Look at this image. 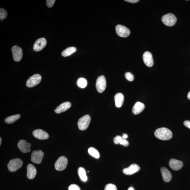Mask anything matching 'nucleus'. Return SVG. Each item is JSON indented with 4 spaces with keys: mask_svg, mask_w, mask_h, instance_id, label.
I'll use <instances>...</instances> for the list:
<instances>
[{
    "mask_svg": "<svg viewBox=\"0 0 190 190\" xmlns=\"http://www.w3.org/2000/svg\"><path fill=\"white\" fill-rule=\"evenodd\" d=\"M155 137L158 139L164 140H168L172 137L173 133L171 131L166 128H158L154 132Z\"/></svg>",
    "mask_w": 190,
    "mask_h": 190,
    "instance_id": "obj_1",
    "label": "nucleus"
},
{
    "mask_svg": "<svg viewBox=\"0 0 190 190\" xmlns=\"http://www.w3.org/2000/svg\"><path fill=\"white\" fill-rule=\"evenodd\" d=\"M23 162L19 158L11 160L8 164L9 170L11 172L15 171L22 167Z\"/></svg>",
    "mask_w": 190,
    "mask_h": 190,
    "instance_id": "obj_2",
    "label": "nucleus"
},
{
    "mask_svg": "<svg viewBox=\"0 0 190 190\" xmlns=\"http://www.w3.org/2000/svg\"><path fill=\"white\" fill-rule=\"evenodd\" d=\"M162 21L166 26H172L175 24L177 18L172 13H169L163 16L162 18Z\"/></svg>",
    "mask_w": 190,
    "mask_h": 190,
    "instance_id": "obj_3",
    "label": "nucleus"
},
{
    "mask_svg": "<svg viewBox=\"0 0 190 190\" xmlns=\"http://www.w3.org/2000/svg\"><path fill=\"white\" fill-rule=\"evenodd\" d=\"M91 118L89 115L86 114L81 118L79 120L78 125L81 130H85L87 129L89 125Z\"/></svg>",
    "mask_w": 190,
    "mask_h": 190,
    "instance_id": "obj_4",
    "label": "nucleus"
},
{
    "mask_svg": "<svg viewBox=\"0 0 190 190\" xmlns=\"http://www.w3.org/2000/svg\"><path fill=\"white\" fill-rule=\"evenodd\" d=\"M68 160L67 158L62 156L56 160L55 164V168L56 170L62 171L66 168Z\"/></svg>",
    "mask_w": 190,
    "mask_h": 190,
    "instance_id": "obj_5",
    "label": "nucleus"
},
{
    "mask_svg": "<svg viewBox=\"0 0 190 190\" xmlns=\"http://www.w3.org/2000/svg\"><path fill=\"white\" fill-rule=\"evenodd\" d=\"M42 77L40 74H35L29 78L26 82V86L28 87H33L37 85L41 81Z\"/></svg>",
    "mask_w": 190,
    "mask_h": 190,
    "instance_id": "obj_6",
    "label": "nucleus"
},
{
    "mask_svg": "<svg viewBox=\"0 0 190 190\" xmlns=\"http://www.w3.org/2000/svg\"><path fill=\"white\" fill-rule=\"evenodd\" d=\"M106 87V81L105 76H101L97 78L96 83V87L99 93L104 91Z\"/></svg>",
    "mask_w": 190,
    "mask_h": 190,
    "instance_id": "obj_7",
    "label": "nucleus"
},
{
    "mask_svg": "<svg viewBox=\"0 0 190 190\" xmlns=\"http://www.w3.org/2000/svg\"><path fill=\"white\" fill-rule=\"evenodd\" d=\"M44 153L41 150L33 151L31 154V161L36 164H40L44 157Z\"/></svg>",
    "mask_w": 190,
    "mask_h": 190,
    "instance_id": "obj_8",
    "label": "nucleus"
},
{
    "mask_svg": "<svg viewBox=\"0 0 190 190\" xmlns=\"http://www.w3.org/2000/svg\"><path fill=\"white\" fill-rule=\"evenodd\" d=\"M116 30L117 35L122 37H127L130 35L129 29L121 25H118L116 27Z\"/></svg>",
    "mask_w": 190,
    "mask_h": 190,
    "instance_id": "obj_9",
    "label": "nucleus"
},
{
    "mask_svg": "<svg viewBox=\"0 0 190 190\" xmlns=\"http://www.w3.org/2000/svg\"><path fill=\"white\" fill-rule=\"evenodd\" d=\"M12 56L15 62H20L23 56V51L21 47L17 46H13L12 48Z\"/></svg>",
    "mask_w": 190,
    "mask_h": 190,
    "instance_id": "obj_10",
    "label": "nucleus"
},
{
    "mask_svg": "<svg viewBox=\"0 0 190 190\" xmlns=\"http://www.w3.org/2000/svg\"><path fill=\"white\" fill-rule=\"evenodd\" d=\"M47 41L44 38H40L37 40L34 44L33 49L35 51L42 50L47 45Z\"/></svg>",
    "mask_w": 190,
    "mask_h": 190,
    "instance_id": "obj_11",
    "label": "nucleus"
},
{
    "mask_svg": "<svg viewBox=\"0 0 190 190\" xmlns=\"http://www.w3.org/2000/svg\"><path fill=\"white\" fill-rule=\"evenodd\" d=\"M31 145L29 142H27L25 140H20L18 144V147L20 151L23 153L30 152L31 151L30 147Z\"/></svg>",
    "mask_w": 190,
    "mask_h": 190,
    "instance_id": "obj_12",
    "label": "nucleus"
},
{
    "mask_svg": "<svg viewBox=\"0 0 190 190\" xmlns=\"http://www.w3.org/2000/svg\"><path fill=\"white\" fill-rule=\"evenodd\" d=\"M33 134L34 137L39 139H48L49 137V135L47 132L40 129L34 130Z\"/></svg>",
    "mask_w": 190,
    "mask_h": 190,
    "instance_id": "obj_13",
    "label": "nucleus"
},
{
    "mask_svg": "<svg viewBox=\"0 0 190 190\" xmlns=\"http://www.w3.org/2000/svg\"><path fill=\"white\" fill-rule=\"evenodd\" d=\"M140 167L136 164H132L128 167L123 170V173L127 175H131L137 172L140 170Z\"/></svg>",
    "mask_w": 190,
    "mask_h": 190,
    "instance_id": "obj_14",
    "label": "nucleus"
},
{
    "mask_svg": "<svg viewBox=\"0 0 190 190\" xmlns=\"http://www.w3.org/2000/svg\"><path fill=\"white\" fill-rule=\"evenodd\" d=\"M143 62L147 66L151 67L153 66V61L152 54L150 52L146 51L142 56Z\"/></svg>",
    "mask_w": 190,
    "mask_h": 190,
    "instance_id": "obj_15",
    "label": "nucleus"
},
{
    "mask_svg": "<svg viewBox=\"0 0 190 190\" xmlns=\"http://www.w3.org/2000/svg\"><path fill=\"white\" fill-rule=\"evenodd\" d=\"M169 164L171 168L174 171L179 170L183 166V163L182 161L175 159H171L170 160Z\"/></svg>",
    "mask_w": 190,
    "mask_h": 190,
    "instance_id": "obj_16",
    "label": "nucleus"
},
{
    "mask_svg": "<svg viewBox=\"0 0 190 190\" xmlns=\"http://www.w3.org/2000/svg\"><path fill=\"white\" fill-rule=\"evenodd\" d=\"M37 171L33 164H29L27 167V177L29 179H32L35 177Z\"/></svg>",
    "mask_w": 190,
    "mask_h": 190,
    "instance_id": "obj_17",
    "label": "nucleus"
},
{
    "mask_svg": "<svg viewBox=\"0 0 190 190\" xmlns=\"http://www.w3.org/2000/svg\"><path fill=\"white\" fill-rule=\"evenodd\" d=\"M71 106V103L69 102H65L63 103L56 108L54 110L56 114H60V113L65 112L67 110L69 109Z\"/></svg>",
    "mask_w": 190,
    "mask_h": 190,
    "instance_id": "obj_18",
    "label": "nucleus"
},
{
    "mask_svg": "<svg viewBox=\"0 0 190 190\" xmlns=\"http://www.w3.org/2000/svg\"><path fill=\"white\" fill-rule=\"evenodd\" d=\"M160 172H161L163 178L165 182H169L171 180V174L168 169L165 167H162L160 169Z\"/></svg>",
    "mask_w": 190,
    "mask_h": 190,
    "instance_id": "obj_19",
    "label": "nucleus"
},
{
    "mask_svg": "<svg viewBox=\"0 0 190 190\" xmlns=\"http://www.w3.org/2000/svg\"><path fill=\"white\" fill-rule=\"evenodd\" d=\"M145 108V105L143 103L140 102H137L133 106L132 112L135 114H138L141 113Z\"/></svg>",
    "mask_w": 190,
    "mask_h": 190,
    "instance_id": "obj_20",
    "label": "nucleus"
},
{
    "mask_svg": "<svg viewBox=\"0 0 190 190\" xmlns=\"http://www.w3.org/2000/svg\"><path fill=\"white\" fill-rule=\"evenodd\" d=\"M115 105L117 107H121L123 105L124 98L123 94L119 93L115 95L114 97Z\"/></svg>",
    "mask_w": 190,
    "mask_h": 190,
    "instance_id": "obj_21",
    "label": "nucleus"
},
{
    "mask_svg": "<svg viewBox=\"0 0 190 190\" xmlns=\"http://www.w3.org/2000/svg\"><path fill=\"white\" fill-rule=\"evenodd\" d=\"M114 142L115 144H120L121 145H123L125 146H128L129 145L128 142L126 139H124L123 137L117 135L114 138Z\"/></svg>",
    "mask_w": 190,
    "mask_h": 190,
    "instance_id": "obj_22",
    "label": "nucleus"
},
{
    "mask_svg": "<svg viewBox=\"0 0 190 190\" xmlns=\"http://www.w3.org/2000/svg\"><path fill=\"white\" fill-rule=\"evenodd\" d=\"M78 173L79 177L80 179L83 182H86L87 180V177L86 174L85 169L82 168L80 167L78 169Z\"/></svg>",
    "mask_w": 190,
    "mask_h": 190,
    "instance_id": "obj_23",
    "label": "nucleus"
},
{
    "mask_svg": "<svg viewBox=\"0 0 190 190\" xmlns=\"http://www.w3.org/2000/svg\"><path fill=\"white\" fill-rule=\"evenodd\" d=\"M76 51V48L74 47H68L62 51V55L64 57L70 56Z\"/></svg>",
    "mask_w": 190,
    "mask_h": 190,
    "instance_id": "obj_24",
    "label": "nucleus"
},
{
    "mask_svg": "<svg viewBox=\"0 0 190 190\" xmlns=\"http://www.w3.org/2000/svg\"><path fill=\"white\" fill-rule=\"evenodd\" d=\"M21 115L17 114L7 117L5 120L6 123L10 124L14 123L17 120L19 119Z\"/></svg>",
    "mask_w": 190,
    "mask_h": 190,
    "instance_id": "obj_25",
    "label": "nucleus"
},
{
    "mask_svg": "<svg viewBox=\"0 0 190 190\" xmlns=\"http://www.w3.org/2000/svg\"><path fill=\"white\" fill-rule=\"evenodd\" d=\"M76 83L79 87L83 89L86 87L87 84V81L84 78H79L77 81Z\"/></svg>",
    "mask_w": 190,
    "mask_h": 190,
    "instance_id": "obj_26",
    "label": "nucleus"
},
{
    "mask_svg": "<svg viewBox=\"0 0 190 190\" xmlns=\"http://www.w3.org/2000/svg\"><path fill=\"white\" fill-rule=\"evenodd\" d=\"M88 153L94 157L99 158L100 157V154L98 151L93 147H90L88 149Z\"/></svg>",
    "mask_w": 190,
    "mask_h": 190,
    "instance_id": "obj_27",
    "label": "nucleus"
},
{
    "mask_svg": "<svg viewBox=\"0 0 190 190\" xmlns=\"http://www.w3.org/2000/svg\"><path fill=\"white\" fill-rule=\"evenodd\" d=\"M7 15V12L3 8L0 9V19L1 20L5 19Z\"/></svg>",
    "mask_w": 190,
    "mask_h": 190,
    "instance_id": "obj_28",
    "label": "nucleus"
},
{
    "mask_svg": "<svg viewBox=\"0 0 190 190\" xmlns=\"http://www.w3.org/2000/svg\"><path fill=\"white\" fill-rule=\"evenodd\" d=\"M104 190H117V189L114 185L109 184L105 185Z\"/></svg>",
    "mask_w": 190,
    "mask_h": 190,
    "instance_id": "obj_29",
    "label": "nucleus"
},
{
    "mask_svg": "<svg viewBox=\"0 0 190 190\" xmlns=\"http://www.w3.org/2000/svg\"><path fill=\"white\" fill-rule=\"evenodd\" d=\"M125 76L127 80L129 81H132L134 80V76L130 72H127L125 74Z\"/></svg>",
    "mask_w": 190,
    "mask_h": 190,
    "instance_id": "obj_30",
    "label": "nucleus"
},
{
    "mask_svg": "<svg viewBox=\"0 0 190 190\" xmlns=\"http://www.w3.org/2000/svg\"><path fill=\"white\" fill-rule=\"evenodd\" d=\"M69 190H81V189L77 185L72 184L69 187Z\"/></svg>",
    "mask_w": 190,
    "mask_h": 190,
    "instance_id": "obj_31",
    "label": "nucleus"
},
{
    "mask_svg": "<svg viewBox=\"0 0 190 190\" xmlns=\"http://www.w3.org/2000/svg\"><path fill=\"white\" fill-rule=\"evenodd\" d=\"M55 1V0H47L46 1L47 5L48 8H51L52 7Z\"/></svg>",
    "mask_w": 190,
    "mask_h": 190,
    "instance_id": "obj_32",
    "label": "nucleus"
},
{
    "mask_svg": "<svg viewBox=\"0 0 190 190\" xmlns=\"http://www.w3.org/2000/svg\"><path fill=\"white\" fill-rule=\"evenodd\" d=\"M184 125L186 126L188 128L190 129V121H186L184 122Z\"/></svg>",
    "mask_w": 190,
    "mask_h": 190,
    "instance_id": "obj_33",
    "label": "nucleus"
},
{
    "mask_svg": "<svg viewBox=\"0 0 190 190\" xmlns=\"http://www.w3.org/2000/svg\"><path fill=\"white\" fill-rule=\"evenodd\" d=\"M125 1L132 3H135L139 1V0H125Z\"/></svg>",
    "mask_w": 190,
    "mask_h": 190,
    "instance_id": "obj_34",
    "label": "nucleus"
},
{
    "mask_svg": "<svg viewBox=\"0 0 190 190\" xmlns=\"http://www.w3.org/2000/svg\"><path fill=\"white\" fill-rule=\"evenodd\" d=\"M123 137L124 138V139H126L128 137V135L127 134H124L123 135Z\"/></svg>",
    "mask_w": 190,
    "mask_h": 190,
    "instance_id": "obj_35",
    "label": "nucleus"
},
{
    "mask_svg": "<svg viewBox=\"0 0 190 190\" xmlns=\"http://www.w3.org/2000/svg\"><path fill=\"white\" fill-rule=\"evenodd\" d=\"M188 98L190 100V91L188 93L187 95Z\"/></svg>",
    "mask_w": 190,
    "mask_h": 190,
    "instance_id": "obj_36",
    "label": "nucleus"
},
{
    "mask_svg": "<svg viewBox=\"0 0 190 190\" xmlns=\"http://www.w3.org/2000/svg\"><path fill=\"white\" fill-rule=\"evenodd\" d=\"M128 190H135L132 187H130L129 188Z\"/></svg>",
    "mask_w": 190,
    "mask_h": 190,
    "instance_id": "obj_37",
    "label": "nucleus"
},
{
    "mask_svg": "<svg viewBox=\"0 0 190 190\" xmlns=\"http://www.w3.org/2000/svg\"><path fill=\"white\" fill-rule=\"evenodd\" d=\"M2 138L1 137L0 138V145H1V143H2Z\"/></svg>",
    "mask_w": 190,
    "mask_h": 190,
    "instance_id": "obj_38",
    "label": "nucleus"
}]
</instances>
